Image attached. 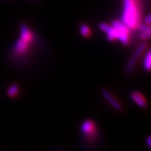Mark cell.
I'll list each match as a JSON object with an SVG mask.
<instances>
[{"instance_id": "cell-1", "label": "cell", "mask_w": 151, "mask_h": 151, "mask_svg": "<svg viewBox=\"0 0 151 151\" xmlns=\"http://www.w3.org/2000/svg\"><path fill=\"white\" fill-rule=\"evenodd\" d=\"M142 15L139 0H123L121 22L129 29H137Z\"/></svg>"}, {"instance_id": "cell-2", "label": "cell", "mask_w": 151, "mask_h": 151, "mask_svg": "<svg viewBox=\"0 0 151 151\" xmlns=\"http://www.w3.org/2000/svg\"><path fill=\"white\" fill-rule=\"evenodd\" d=\"M99 28L106 34V38L109 41L117 40L123 45L129 43L130 29L121 21H113L111 26L103 22L99 24Z\"/></svg>"}, {"instance_id": "cell-3", "label": "cell", "mask_w": 151, "mask_h": 151, "mask_svg": "<svg viewBox=\"0 0 151 151\" xmlns=\"http://www.w3.org/2000/svg\"><path fill=\"white\" fill-rule=\"evenodd\" d=\"M81 133L83 134L84 137L89 140H93L96 137L97 134V128L96 126L95 123L91 119L85 120L82 123L81 127H80Z\"/></svg>"}, {"instance_id": "cell-4", "label": "cell", "mask_w": 151, "mask_h": 151, "mask_svg": "<svg viewBox=\"0 0 151 151\" xmlns=\"http://www.w3.org/2000/svg\"><path fill=\"white\" fill-rule=\"evenodd\" d=\"M32 44V43L31 42L19 37V39L16 41L14 48H13V52H14L15 56H18V57H22V56L26 55Z\"/></svg>"}, {"instance_id": "cell-5", "label": "cell", "mask_w": 151, "mask_h": 151, "mask_svg": "<svg viewBox=\"0 0 151 151\" xmlns=\"http://www.w3.org/2000/svg\"><path fill=\"white\" fill-rule=\"evenodd\" d=\"M147 46V45L146 43H142L137 48V50H135V52H133V56L129 59L127 65V67H126V73H130L133 71V68L135 66L136 63L137 61V59L145 51Z\"/></svg>"}, {"instance_id": "cell-6", "label": "cell", "mask_w": 151, "mask_h": 151, "mask_svg": "<svg viewBox=\"0 0 151 151\" xmlns=\"http://www.w3.org/2000/svg\"><path fill=\"white\" fill-rule=\"evenodd\" d=\"M101 93L102 95H103V96H104V99L108 102V104L111 106L113 109H116V110H117V111H120V110H121V104H119L117 99H116V98L114 97L108 90H106V89H103V90H101Z\"/></svg>"}, {"instance_id": "cell-7", "label": "cell", "mask_w": 151, "mask_h": 151, "mask_svg": "<svg viewBox=\"0 0 151 151\" xmlns=\"http://www.w3.org/2000/svg\"><path fill=\"white\" fill-rule=\"evenodd\" d=\"M130 98L137 106L139 107L145 108L147 107V100L139 92L133 91L130 93Z\"/></svg>"}, {"instance_id": "cell-8", "label": "cell", "mask_w": 151, "mask_h": 151, "mask_svg": "<svg viewBox=\"0 0 151 151\" xmlns=\"http://www.w3.org/2000/svg\"><path fill=\"white\" fill-rule=\"evenodd\" d=\"M19 92V87L17 84H12L7 90V95L9 97H15Z\"/></svg>"}, {"instance_id": "cell-9", "label": "cell", "mask_w": 151, "mask_h": 151, "mask_svg": "<svg viewBox=\"0 0 151 151\" xmlns=\"http://www.w3.org/2000/svg\"><path fill=\"white\" fill-rule=\"evenodd\" d=\"M143 68L146 71H150L151 67V53L150 51H148L144 56L143 60Z\"/></svg>"}, {"instance_id": "cell-10", "label": "cell", "mask_w": 151, "mask_h": 151, "mask_svg": "<svg viewBox=\"0 0 151 151\" xmlns=\"http://www.w3.org/2000/svg\"><path fill=\"white\" fill-rule=\"evenodd\" d=\"M80 33L84 37H89L91 34V31H90V27L88 26H86V24H82L80 27Z\"/></svg>"}, {"instance_id": "cell-11", "label": "cell", "mask_w": 151, "mask_h": 151, "mask_svg": "<svg viewBox=\"0 0 151 151\" xmlns=\"http://www.w3.org/2000/svg\"><path fill=\"white\" fill-rule=\"evenodd\" d=\"M139 38H140V40H143V41L149 40L150 38V32H140Z\"/></svg>"}, {"instance_id": "cell-12", "label": "cell", "mask_w": 151, "mask_h": 151, "mask_svg": "<svg viewBox=\"0 0 151 151\" xmlns=\"http://www.w3.org/2000/svg\"><path fill=\"white\" fill-rule=\"evenodd\" d=\"M150 14H148L147 16V17L144 19V23L147 24V25H150Z\"/></svg>"}, {"instance_id": "cell-13", "label": "cell", "mask_w": 151, "mask_h": 151, "mask_svg": "<svg viewBox=\"0 0 151 151\" xmlns=\"http://www.w3.org/2000/svg\"><path fill=\"white\" fill-rule=\"evenodd\" d=\"M147 145H148V147H150V146H151V138L150 137H147Z\"/></svg>"}]
</instances>
